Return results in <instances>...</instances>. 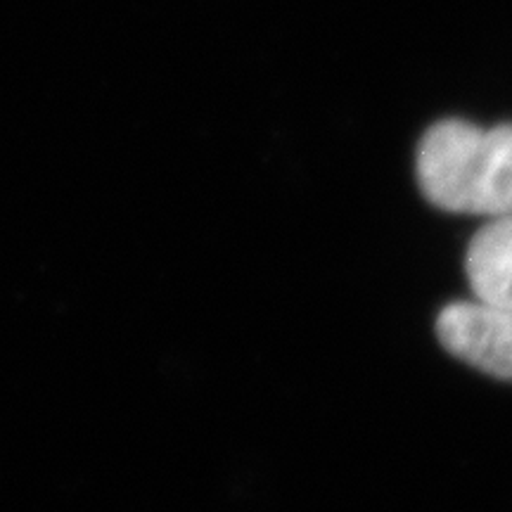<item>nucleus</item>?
Listing matches in <instances>:
<instances>
[{
  "label": "nucleus",
  "mask_w": 512,
  "mask_h": 512,
  "mask_svg": "<svg viewBox=\"0 0 512 512\" xmlns=\"http://www.w3.org/2000/svg\"><path fill=\"white\" fill-rule=\"evenodd\" d=\"M415 166L432 207L486 219L512 211V124L437 121L420 140Z\"/></svg>",
  "instance_id": "nucleus-1"
},
{
  "label": "nucleus",
  "mask_w": 512,
  "mask_h": 512,
  "mask_svg": "<svg viewBox=\"0 0 512 512\" xmlns=\"http://www.w3.org/2000/svg\"><path fill=\"white\" fill-rule=\"evenodd\" d=\"M437 337L448 354L482 373L512 382V311L475 302L441 309Z\"/></svg>",
  "instance_id": "nucleus-2"
},
{
  "label": "nucleus",
  "mask_w": 512,
  "mask_h": 512,
  "mask_svg": "<svg viewBox=\"0 0 512 512\" xmlns=\"http://www.w3.org/2000/svg\"><path fill=\"white\" fill-rule=\"evenodd\" d=\"M472 294L484 304L512 311V211L491 216L465 254Z\"/></svg>",
  "instance_id": "nucleus-3"
}]
</instances>
